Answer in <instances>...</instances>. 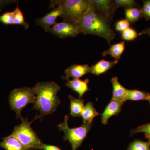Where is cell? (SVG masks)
Returning <instances> with one entry per match:
<instances>
[{
  "mask_svg": "<svg viewBox=\"0 0 150 150\" xmlns=\"http://www.w3.org/2000/svg\"><path fill=\"white\" fill-rule=\"evenodd\" d=\"M99 114L94 107L93 103L89 102L85 105L81 116L84 123H92L93 118Z\"/></svg>",
  "mask_w": 150,
  "mask_h": 150,
  "instance_id": "ac0fdd59",
  "label": "cell"
},
{
  "mask_svg": "<svg viewBox=\"0 0 150 150\" xmlns=\"http://www.w3.org/2000/svg\"><path fill=\"white\" fill-rule=\"evenodd\" d=\"M3 142H0V147L6 150H30L23 146L15 137L9 135L3 138Z\"/></svg>",
  "mask_w": 150,
  "mask_h": 150,
  "instance_id": "4fadbf2b",
  "label": "cell"
},
{
  "mask_svg": "<svg viewBox=\"0 0 150 150\" xmlns=\"http://www.w3.org/2000/svg\"><path fill=\"white\" fill-rule=\"evenodd\" d=\"M143 34H147L149 36H150V28L144 30H143V31H142V32H140L139 33V35H143Z\"/></svg>",
  "mask_w": 150,
  "mask_h": 150,
  "instance_id": "f546056e",
  "label": "cell"
},
{
  "mask_svg": "<svg viewBox=\"0 0 150 150\" xmlns=\"http://www.w3.org/2000/svg\"><path fill=\"white\" fill-rule=\"evenodd\" d=\"M81 33L90 34L104 38L109 44L115 36V33L107 20L96 12L92 8L78 25Z\"/></svg>",
  "mask_w": 150,
  "mask_h": 150,
  "instance_id": "7a4b0ae2",
  "label": "cell"
},
{
  "mask_svg": "<svg viewBox=\"0 0 150 150\" xmlns=\"http://www.w3.org/2000/svg\"><path fill=\"white\" fill-rule=\"evenodd\" d=\"M149 102L150 104V99L149 100Z\"/></svg>",
  "mask_w": 150,
  "mask_h": 150,
  "instance_id": "d6a6232c",
  "label": "cell"
},
{
  "mask_svg": "<svg viewBox=\"0 0 150 150\" xmlns=\"http://www.w3.org/2000/svg\"><path fill=\"white\" fill-rule=\"evenodd\" d=\"M126 19L131 23H134L138 21L143 17L141 9L131 8L125 9Z\"/></svg>",
  "mask_w": 150,
  "mask_h": 150,
  "instance_id": "ffe728a7",
  "label": "cell"
},
{
  "mask_svg": "<svg viewBox=\"0 0 150 150\" xmlns=\"http://www.w3.org/2000/svg\"><path fill=\"white\" fill-rule=\"evenodd\" d=\"M66 86L73 91L77 93L79 98H82L86 92L90 90L88 88V83L89 80L88 79L84 81L81 80L79 79H73L72 80H68Z\"/></svg>",
  "mask_w": 150,
  "mask_h": 150,
  "instance_id": "7c38bea8",
  "label": "cell"
},
{
  "mask_svg": "<svg viewBox=\"0 0 150 150\" xmlns=\"http://www.w3.org/2000/svg\"><path fill=\"white\" fill-rule=\"evenodd\" d=\"M125 42L122 41L112 45L108 50L103 53L102 56H105L109 55L115 59V61H119L121 55L125 50Z\"/></svg>",
  "mask_w": 150,
  "mask_h": 150,
  "instance_id": "2e32d148",
  "label": "cell"
},
{
  "mask_svg": "<svg viewBox=\"0 0 150 150\" xmlns=\"http://www.w3.org/2000/svg\"><path fill=\"white\" fill-rule=\"evenodd\" d=\"M50 6H61V17L64 21L77 25L81 21L88 11L93 7L92 0L51 1Z\"/></svg>",
  "mask_w": 150,
  "mask_h": 150,
  "instance_id": "3957f363",
  "label": "cell"
},
{
  "mask_svg": "<svg viewBox=\"0 0 150 150\" xmlns=\"http://www.w3.org/2000/svg\"><path fill=\"white\" fill-rule=\"evenodd\" d=\"M0 22L6 25L13 24V11L7 12L0 15Z\"/></svg>",
  "mask_w": 150,
  "mask_h": 150,
  "instance_id": "d4e9b609",
  "label": "cell"
},
{
  "mask_svg": "<svg viewBox=\"0 0 150 150\" xmlns=\"http://www.w3.org/2000/svg\"><path fill=\"white\" fill-rule=\"evenodd\" d=\"M69 116H65L64 122L57 126L58 129L65 134L64 140L69 142L72 146V150H77L81 146L84 140L86 138L91 129L92 123H83L77 128H70L68 125Z\"/></svg>",
  "mask_w": 150,
  "mask_h": 150,
  "instance_id": "8992f818",
  "label": "cell"
},
{
  "mask_svg": "<svg viewBox=\"0 0 150 150\" xmlns=\"http://www.w3.org/2000/svg\"><path fill=\"white\" fill-rule=\"evenodd\" d=\"M115 27L117 31L123 32L130 27V23L126 19L121 20L116 23Z\"/></svg>",
  "mask_w": 150,
  "mask_h": 150,
  "instance_id": "83f0119b",
  "label": "cell"
},
{
  "mask_svg": "<svg viewBox=\"0 0 150 150\" xmlns=\"http://www.w3.org/2000/svg\"><path fill=\"white\" fill-rule=\"evenodd\" d=\"M48 32L60 38L76 37L81 33L80 28L78 25L65 21L56 23L49 28Z\"/></svg>",
  "mask_w": 150,
  "mask_h": 150,
  "instance_id": "52a82bcc",
  "label": "cell"
},
{
  "mask_svg": "<svg viewBox=\"0 0 150 150\" xmlns=\"http://www.w3.org/2000/svg\"><path fill=\"white\" fill-rule=\"evenodd\" d=\"M71 102V115L74 117H79L84 107V100L75 98L71 95L69 96Z\"/></svg>",
  "mask_w": 150,
  "mask_h": 150,
  "instance_id": "e0dca14e",
  "label": "cell"
},
{
  "mask_svg": "<svg viewBox=\"0 0 150 150\" xmlns=\"http://www.w3.org/2000/svg\"><path fill=\"white\" fill-rule=\"evenodd\" d=\"M21 124L16 126L11 136L16 138L23 146L29 150L41 149L42 143L37 134L31 128L30 124L27 118L22 116L20 118Z\"/></svg>",
  "mask_w": 150,
  "mask_h": 150,
  "instance_id": "277c9868",
  "label": "cell"
},
{
  "mask_svg": "<svg viewBox=\"0 0 150 150\" xmlns=\"http://www.w3.org/2000/svg\"><path fill=\"white\" fill-rule=\"evenodd\" d=\"M36 99L34 87H24L12 91L9 96V102L11 109L16 114L17 118L22 117V110L28 105L34 103Z\"/></svg>",
  "mask_w": 150,
  "mask_h": 150,
  "instance_id": "5b68a950",
  "label": "cell"
},
{
  "mask_svg": "<svg viewBox=\"0 0 150 150\" xmlns=\"http://www.w3.org/2000/svg\"><path fill=\"white\" fill-rule=\"evenodd\" d=\"M124 103L121 100L112 99L101 114V123L106 125L108 123L109 119L112 116L118 115L121 111V108Z\"/></svg>",
  "mask_w": 150,
  "mask_h": 150,
  "instance_id": "30bf717a",
  "label": "cell"
},
{
  "mask_svg": "<svg viewBox=\"0 0 150 150\" xmlns=\"http://www.w3.org/2000/svg\"><path fill=\"white\" fill-rule=\"evenodd\" d=\"M150 99V94L139 90H128L125 99L126 100H148Z\"/></svg>",
  "mask_w": 150,
  "mask_h": 150,
  "instance_id": "d6986e66",
  "label": "cell"
},
{
  "mask_svg": "<svg viewBox=\"0 0 150 150\" xmlns=\"http://www.w3.org/2000/svg\"><path fill=\"white\" fill-rule=\"evenodd\" d=\"M89 73H91V67L88 65H73L66 69L65 76L62 78L67 80H69L71 77L79 79Z\"/></svg>",
  "mask_w": 150,
  "mask_h": 150,
  "instance_id": "8fae6325",
  "label": "cell"
},
{
  "mask_svg": "<svg viewBox=\"0 0 150 150\" xmlns=\"http://www.w3.org/2000/svg\"><path fill=\"white\" fill-rule=\"evenodd\" d=\"M112 86V99L121 100L125 102L128 89L122 86L118 80L117 77H114L111 79Z\"/></svg>",
  "mask_w": 150,
  "mask_h": 150,
  "instance_id": "5bb4252c",
  "label": "cell"
},
{
  "mask_svg": "<svg viewBox=\"0 0 150 150\" xmlns=\"http://www.w3.org/2000/svg\"><path fill=\"white\" fill-rule=\"evenodd\" d=\"M12 1H0V8L3 7L6 5L9 4Z\"/></svg>",
  "mask_w": 150,
  "mask_h": 150,
  "instance_id": "4dcf8cb0",
  "label": "cell"
},
{
  "mask_svg": "<svg viewBox=\"0 0 150 150\" xmlns=\"http://www.w3.org/2000/svg\"><path fill=\"white\" fill-rule=\"evenodd\" d=\"M93 8L97 13L111 22L115 12L113 1L111 0H92Z\"/></svg>",
  "mask_w": 150,
  "mask_h": 150,
  "instance_id": "ba28073f",
  "label": "cell"
},
{
  "mask_svg": "<svg viewBox=\"0 0 150 150\" xmlns=\"http://www.w3.org/2000/svg\"><path fill=\"white\" fill-rule=\"evenodd\" d=\"M137 36L138 34L137 31L129 27L122 32V37L125 40H134Z\"/></svg>",
  "mask_w": 150,
  "mask_h": 150,
  "instance_id": "cb8c5ba5",
  "label": "cell"
},
{
  "mask_svg": "<svg viewBox=\"0 0 150 150\" xmlns=\"http://www.w3.org/2000/svg\"><path fill=\"white\" fill-rule=\"evenodd\" d=\"M13 25H17L23 26L25 29L29 27V24L25 21L24 16L17 4L16 8L13 11Z\"/></svg>",
  "mask_w": 150,
  "mask_h": 150,
  "instance_id": "44dd1931",
  "label": "cell"
},
{
  "mask_svg": "<svg viewBox=\"0 0 150 150\" xmlns=\"http://www.w3.org/2000/svg\"><path fill=\"white\" fill-rule=\"evenodd\" d=\"M118 61H108L101 60L91 67V73L96 76L106 72L118 63Z\"/></svg>",
  "mask_w": 150,
  "mask_h": 150,
  "instance_id": "9a60e30c",
  "label": "cell"
},
{
  "mask_svg": "<svg viewBox=\"0 0 150 150\" xmlns=\"http://www.w3.org/2000/svg\"><path fill=\"white\" fill-rule=\"evenodd\" d=\"M139 133H144L145 135L150 136V123L142 125L137 127V129H131L130 131L131 136Z\"/></svg>",
  "mask_w": 150,
  "mask_h": 150,
  "instance_id": "484cf974",
  "label": "cell"
},
{
  "mask_svg": "<svg viewBox=\"0 0 150 150\" xmlns=\"http://www.w3.org/2000/svg\"><path fill=\"white\" fill-rule=\"evenodd\" d=\"M138 4L134 0H115L113 1V6L115 11L118 8L124 7L126 8H131L137 6Z\"/></svg>",
  "mask_w": 150,
  "mask_h": 150,
  "instance_id": "603a6c76",
  "label": "cell"
},
{
  "mask_svg": "<svg viewBox=\"0 0 150 150\" xmlns=\"http://www.w3.org/2000/svg\"><path fill=\"white\" fill-rule=\"evenodd\" d=\"M145 137H146V139H147L148 140V143H149V145L150 146V136L145 135Z\"/></svg>",
  "mask_w": 150,
  "mask_h": 150,
  "instance_id": "1f68e13d",
  "label": "cell"
},
{
  "mask_svg": "<svg viewBox=\"0 0 150 150\" xmlns=\"http://www.w3.org/2000/svg\"><path fill=\"white\" fill-rule=\"evenodd\" d=\"M127 150H150V146L148 142L137 139L130 143Z\"/></svg>",
  "mask_w": 150,
  "mask_h": 150,
  "instance_id": "7402d4cb",
  "label": "cell"
},
{
  "mask_svg": "<svg viewBox=\"0 0 150 150\" xmlns=\"http://www.w3.org/2000/svg\"><path fill=\"white\" fill-rule=\"evenodd\" d=\"M62 14L61 6H57V7L46 14L43 17L37 19L35 21V24L43 28L46 32H48L49 28L56 23V20L57 18L61 17Z\"/></svg>",
  "mask_w": 150,
  "mask_h": 150,
  "instance_id": "9c48e42d",
  "label": "cell"
},
{
  "mask_svg": "<svg viewBox=\"0 0 150 150\" xmlns=\"http://www.w3.org/2000/svg\"><path fill=\"white\" fill-rule=\"evenodd\" d=\"M41 149L43 150H62L56 146L53 145L46 144L43 143L41 146Z\"/></svg>",
  "mask_w": 150,
  "mask_h": 150,
  "instance_id": "f1b7e54d",
  "label": "cell"
},
{
  "mask_svg": "<svg viewBox=\"0 0 150 150\" xmlns=\"http://www.w3.org/2000/svg\"><path fill=\"white\" fill-rule=\"evenodd\" d=\"M36 99L33 108L40 112L39 118L52 114L56 111L61 103L57 93L60 91V86L54 82H42L34 86Z\"/></svg>",
  "mask_w": 150,
  "mask_h": 150,
  "instance_id": "6da1fadb",
  "label": "cell"
},
{
  "mask_svg": "<svg viewBox=\"0 0 150 150\" xmlns=\"http://www.w3.org/2000/svg\"><path fill=\"white\" fill-rule=\"evenodd\" d=\"M141 10L143 16L146 20L150 21V0L144 1Z\"/></svg>",
  "mask_w": 150,
  "mask_h": 150,
  "instance_id": "4316f807",
  "label": "cell"
}]
</instances>
